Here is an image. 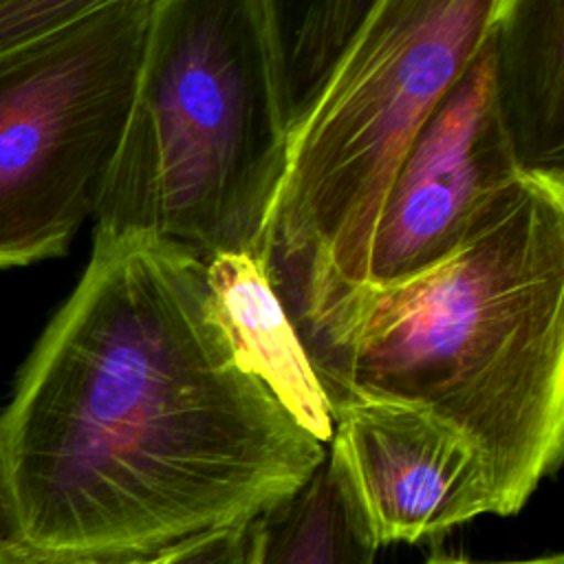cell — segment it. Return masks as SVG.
Masks as SVG:
<instances>
[{
	"label": "cell",
	"instance_id": "cell-12",
	"mask_svg": "<svg viewBox=\"0 0 564 564\" xmlns=\"http://www.w3.org/2000/svg\"><path fill=\"white\" fill-rule=\"evenodd\" d=\"M112 0H0V53L62 29Z\"/></svg>",
	"mask_w": 564,
	"mask_h": 564
},
{
	"label": "cell",
	"instance_id": "cell-6",
	"mask_svg": "<svg viewBox=\"0 0 564 564\" xmlns=\"http://www.w3.org/2000/svg\"><path fill=\"white\" fill-rule=\"evenodd\" d=\"M520 178L494 99L485 37L390 181L370 242L366 282L399 280L452 253Z\"/></svg>",
	"mask_w": 564,
	"mask_h": 564
},
{
	"label": "cell",
	"instance_id": "cell-14",
	"mask_svg": "<svg viewBox=\"0 0 564 564\" xmlns=\"http://www.w3.org/2000/svg\"><path fill=\"white\" fill-rule=\"evenodd\" d=\"M167 551H161V553L148 555V557H128V560H70V557H55V555L37 553V551H31V549L4 538V540H0V564H159L167 555Z\"/></svg>",
	"mask_w": 564,
	"mask_h": 564
},
{
	"label": "cell",
	"instance_id": "cell-16",
	"mask_svg": "<svg viewBox=\"0 0 564 564\" xmlns=\"http://www.w3.org/2000/svg\"><path fill=\"white\" fill-rule=\"evenodd\" d=\"M2 529H4V520H2V505H0V540H4V538H7Z\"/></svg>",
	"mask_w": 564,
	"mask_h": 564
},
{
	"label": "cell",
	"instance_id": "cell-4",
	"mask_svg": "<svg viewBox=\"0 0 564 564\" xmlns=\"http://www.w3.org/2000/svg\"><path fill=\"white\" fill-rule=\"evenodd\" d=\"M498 0H375L306 117L262 260L289 319L366 282L390 181L412 139L480 51Z\"/></svg>",
	"mask_w": 564,
	"mask_h": 564
},
{
	"label": "cell",
	"instance_id": "cell-11",
	"mask_svg": "<svg viewBox=\"0 0 564 564\" xmlns=\"http://www.w3.org/2000/svg\"><path fill=\"white\" fill-rule=\"evenodd\" d=\"M375 553L328 460L262 516L260 564H375Z\"/></svg>",
	"mask_w": 564,
	"mask_h": 564
},
{
	"label": "cell",
	"instance_id": "cell-13",
	"mask_svg": "<svg viewBox=\"0 0 564 564\" xmlns=\"http://www.w3.org/2000/svg\"><path fill=\"white\" fill-rule=\"evenodd\" d=\"M262 516L176 544L159 564H260Z\"/></svg>",
	"mask_w": 564,
	"mask_h": 564
},
{
	"label": "cell",
	"instance_id": "cell-5",
	"mask_svg": "<svg viewBox=\"0 0 564 564\" xmlns=\"http://www.w3.org/2000/svg\"><path fill=\"white\" fill-rule=\"evenodd\" d=\"M156 0L0 53V269L66 253L117 154Z\"/></svg>",
	"mask_w": 564,
	"mask_h": 564
},
{
	"label": "cell",
	"instance_id": "cell-1",
	"mask_svg": "<svg viewBox=\"0 0 564 564\" xmlns=\"http://www.w3.org/2000/svg\"><path fill=\"white\" fill-rule=\"evenodd\" d=\"M324 460L240 359L205 260L95 234L0 416L2 520L37 553L148 557L264 516Z\"/></svg>",
	"mask_w": 564,
	"mask_h": 564
},
{
	"label": "cell",
	"instance_id": "cell-2",
	"mask_svg": "<svg viewBox=\"0 0 564 564\" xmlns=\"http://www.w3.org/2000/svg\"><path fill=\"white\" fill-rule=\"evenodd\" d=\"M328 410H430L480 452L513 516L564 447V185L522 176L438 262L293 322Z\"/></svg>",
	"mask_w": 564,
	"mask_h": 564
},
{
	"label": "cell",
	"instance_id": "cell-10",
	"mask_svg": "<svg viewBox=\"0 0 564 564\" xmlns=\"http://www.w3.org/2000/svg\"><path fill=\"white\" fill-rule=\"evenodd\" d=\"M375 0H258L286 134L306 117Z\"/></svg>",
	"mask_w": 564,
	"mask_h": 564
},
{
	"label": "cell",
	"instance_id": "cell-7",
	"mask_svg": "<svg viewBox=\"0 0 564 564\" xmlns=\"http://www.w3.org/2000/svg\"><path fill=\"white\" fill-rule=\"evenodd\" d=\"M330 421L326 460L375 549L432 540L494 513L480 452L430 410L348 401Z\"/></svg>",
	"mask_w": 564,
	"mask_h": 564
},
{
	"label": "cell",
	"instance_id": "cell-8",
	"mask_svg": "<svg viewBox=\"0 0 564 564\" xmlns=\"http://www.w3.org/2000/svg\"><path fill=\"white\" fill-rule=\"evenodd\" d=\"M487 44L520 174L564 185V0H498Z\"/></svg>",
	"mask_w": 564,
	"mask_h": 564
},
{
	"label": "cell",
	"instance_id": "cell-9",
	"mask_svg": "<svg viewBox=\"0 0 564 564\" xmlns=\"http://www.w3.org/2000/svg\"><path fill=\"white\" fill-rule=\"evenodd\" d=\"M205 267L214 304L245 366L319 443L328 445L333 421L326 397L264 260L256 253H216Z\"/></svg>",
	"mask_w": 564,
	"mask_h": 564
},
{
	"label": "cell",
	"instance_id": "cell-15",
	"mask_svg": "<svg viewBox=\"0 0 564 564\" xmlns=\"http://www.w3.org/2000/svg\"><path fill=\"white\" fill-rule=\"evenodd\" d=\"M423 564H564L562 553H546L535 557H522V560H469L463 555H449V553H432Z\"/></svg>",
	"mask_w": 564,
	"mask_h": 564
},
{
	"label": "cell",
	"instance_id": "cell-3",
	"mask_svg": "<svg viewBox=\"0 0 564 564\" xmlns=\"http://www.w3.org/2000/svg\"><path fill=\"white\" fill-rule=\"evenodd\" d=\"M286 154L258 0H156L95 234L262 258Z\"/></svg>",
	"mask_w": 564,
	"mask_h": 564
}]
</instances>
